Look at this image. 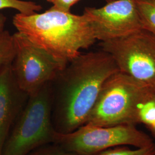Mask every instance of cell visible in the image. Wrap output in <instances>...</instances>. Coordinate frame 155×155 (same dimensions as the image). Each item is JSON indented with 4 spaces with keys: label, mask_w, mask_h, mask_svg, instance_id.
<instances>
[{
    "label": "cell",
    "mask_w": 155,
    "mask_h": 155,
    "mask_svg": "<svg viewBox=\"0 0 155 155\" xmlns=\"http://www.w3.org/2000/svg\"><path fill=\"white\" fill-rule=\"evenodd\" d=\"M108 53L81 54L52 82V117L57 132L71 133L86 124L106 80L118 71Z\"/></svg>",
    "instance_id": "6da1fadb"
},
{
    "label": "cell",
    "mask_w": 155,
    "mask_h": 155,
    "mask_svg": "<svg viewBox=\"0 0 155 155\" xmlns=\"http://www.w3.org/2000/svg\"><path fill=\"white\" fill-rule=\"evenodd\" d=\"M17 32L45 50L64 67L97 41L87 18L50 9L42 13H18L13 18Z\"/></svg>",
    "instance_id": "7a4b0ae2"
},
{
    "label": "cell",
    "mask_w": 155,
    "mask_h": 155,
    "mask_svg": "<svg viewBox=\"0 0 155 155\" xmlns=\"http://www.w3.org/2000/svg\"><path fill=\"white\" fill-rule=\"evenodd\" d=\"M52 82L28 96L6 140L1 155H27L54 143L57 132L52 117Z\"/></svg>",
    "instance_id": "3957f363"
},
{
    "label": "cell",
    "mask_w": 155,
    "mask_h": 155,
    "mask_svg": "<svg viewBox=\"0 0 155 155\" xmlns=\"http://www.w3.org/2000/svg\"><path fill=\"white\" fill-rule=\"evenodd\" d=\"M54 143L78 155H97L125 145L144 148L154 144L150 136L134 125L98 127L87 124L71 133L58 132Z\"/></svg>",
    "instance_id": "277c9868"
},
{
    "label": "cell",
    "mask_w": 155,
    "mask_h": 155,
    "mask_svg": "<svg viewBox=\"0 0 155 155\" xmlns=\"http://www.w3.org/2000/svg\"><path fill=\"white\" fill-rule=\"evenodd\" d=\"M147 87L124 73L115 72L103 84L86 124L98 127L132 125L136 102Z\"/></svg>",
    "instance_id": "5b68a950"
},
{
    "label": "cell",
    "mask_w": 155,
    "mask_h": 155,
    "mask_svg": "<svg viewBox=\"0 0 155 155\" xmlns=\"http://www.w3.org/2000/svg\"><path fill=\"white\" fill-rule=\"evenodd\" d=\"M120 72L155 90V36L142 29L127 36L101 41Z\"/></svg>",
    "instance_id": "8992f818"
},
{
    "label": "cell",
    "mask_w": 155,
    "mask_h": 155,
    "mask_svg": "<svg viewBox=\"0 0 155 155\" xmlns=\"http://www.w3.org/2000/svg\"><path fill=\"white\" fill-rule=\"evenodd\" d=\"M13 38L12 71L20 89L29 96L52 82L65 67L21 33L17 32Z\"/></svg>",
    "instance_id": "52a82bcc"
},
{
    "label": "cell",
    "mask_w": 155,
    "mask_h": 155,
    "mask_svg": "<svg viewBox=\"0 0 155 155\" xmlns=\"http://www.w3.org/2000/svg\"><path fill=\"white\" fill-rule=\"evenodd\" d=\"M86 17L97 40L127 36L143 29L135 0H115L101 8H86Z\"/></svg>",
    "instance_id": "ba28073f"
},
{
    "label": "cell",
    "mask_w": 155,
    "mask_h": 155,
    "mask_svg": "<svg viewBox=\"0 0 155 155\" xmlns=\"http://www.w3.org/2000/svg\"><path fill=\"white\" fill-rule=\"evenodd\" d=\"M28 95L18 86L12 64L0 71V155Z\"/></svg>",
    "instance_id": "9c48e42d"
},
{
    "label": "cell",
    "mask_w": 155,
    "mask_h": 155,
    "mask_svg": "<svg viewBox=\"0 0 155 155\" xmlns=\"http://www.w3.org/2000/svg\"><path fill=\"white\" fill-rule=\"evenodd\" d=\"M143 124L155 138V90L147 87L136 102L132 125Z\"/></svg>",
    "instance_id": "30bf717a"
},
{
    "label": "cell",
    "mask_w": 155,
    "mask_h": 155,
    "mask_svg": "<svg viewBox=\"0 0 155 155\" xmlns=\"http://www.w3.org/2000/svg\"><path fill=\"white\" fill-rule=\"evenodd\" d=\"M143 29L155 36V0H135Z\"/></svg>",
    "instance_id": "8fae6325"
},
{
    "label": "cell",
    "mask_w": 155,
    "mask_h": 155,
    "mask_svg": "<svg viewBox=\"0 0 155 155\" xmlns=\"http://www.w3.org/2000/svg\"><path fill=\"white\" fill-rule=\"evenodd\" d=\"M15 55L13 35L4 30L0 33V71L12 63Z\"/></svg>",
    "instance_id": "7c38bea8"
},
{
    "label": "cell",
    "mask_w": 155,
    "mask_h": 155,
    "mask_svg": "<svg viewBox=\"0 0 155 155\" xmlns=\"http://www.w3.org/2000/svg\"><path fill=\"white\" fill-rule=\"evenodd\" d=\"M10 8L17 10L25 15H32L40 11L41 6L32 1L22 0H0V10Z\"/></svg>",
    "instance_id": "4fadbf2b"
},
{
    "label": "cell",
    "mask_w": 155,
    "mask_h": 155,
    "mask_svg": "<svg viewBox=\"0 0 155 155\" xmlns=\"http://www.w3.org/2000/svg\"><path fill=\"white\" fill-rule=\"evenodd\" d=\"M97 155H155V143L147 147L136 148L135 150L119 147L105 150Z\"/></svg>",
    "instance_id": "5bb4252c"
},
{
    "label": "cell",
    "mask_w": 155,
    "mask_h": 155,
    "mask_svg": "<svg viewBox=\"0 0 155 155\" xmlns=\"http://www.w3.org/2000/svg\"><path fill=\"white\" fill-rule=\"evenodd\" d=\"M27 155H78L64 149L55 143L46 144L39 147Z\"/></svg>",
    "instance_id": "9a60e30c"
},
{
    "label": "cell",
    "mask_w": 155,
    "mask_h": 155,
    "mask_svg": "<svg viewBox=\"0 0 155 155\" xmlns=\"http://www.w3.org/2000/svg\"><path fill=\"white\" fill-rule=\"evenodd\" d=\"M52 4L51 9L64 12H70V9L79 0H47Z\"/></svg>",
    "instance_id": "2e32d148"
},
{
    "label": "cell",
    "mask_w": 155,
    "mask_h": 155,
    "mask_svg": "<svg viewBox=\"0 0 155 155\" xmlns=\"http://www.w3.org/2000/svg\"><path fill=\"white\" fill-rule=\"evenodd\" d=\"M6 21V17L2 13H0V33L4 30Z\"/></svg>",
    "instance_id": "e0dca14e"
},
{
    "label": "cell",
    "mask_w": 155,
    "mask_h": 155,
    "mask_svg": "<svg viewBox=\"0 0 155 155\" xmlns=\"http://www.w3.org/2000/svg\"><path fill=\"white\" fill-rule=\"evenodd\" d=\"M105 1L107 2H109L113 1H115V0H105Z\"/></svg>",
    "instance_id": "ac0fdd59"
}]
</instances>
